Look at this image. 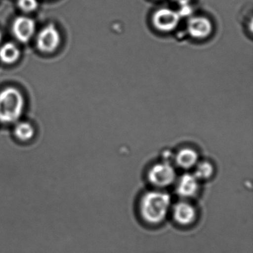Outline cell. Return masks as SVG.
Here are the masks:
<instances>
[{
	"instance_id": "cell-15",
	"label": "cell",
	"mask_w": 253,
	"mask_h": 253,
	"mask_svg": "<svg viewBox=\"0 0 253 253\" xmlns=\"http://www.w3.org/2000/svg\"><path fill=\"white\" fill-rule=\"evenodd\" d=\"M174 1L182 6H186L192 0H174Z\"/></svg>"
},
{
	"instance_id": "cell-3",
	"label": "cell",
	"mask_w": 253,
	"mask_h": 253,
	"mask_svg": "<svg viewBox=\"0 0 253 253\" xmlns=\"http://www.w3.org/2000/svg\"><path fill=\"white\" fill-rule=\"evenodd\" d=\"M148 178L154 186L163 189L175 183L177 174L174 167L169 161H164L151 168L148 173Z\"/></svg>"
},
{
	"instance_id": "cell-9",
	"label": "cell",
	"mask_w": 253,
	"mask_h": 253,
	"mask_svg": "<svg viewBox=\"0 0 253 253\" xmlns=\"http://www.w3.org/2000/svg\"><path fill=\"white\" fill-rule=\"evenodd\" d=\"M188 32L195 39L204 40L211 35L212 25L210 20L206 17H193L188 25Z\"/></svg>"
},
{
	"instance_id": "cell-7",
	"label": "cell",
	"mask_w": 253,
	"mask_h": 253,
	"mask_svg": "<svg viewBox=\"0 0 253 253\" xmlns=\"http://www.w3.org/2000/svg\"><path fill=\"white\" fill-rule=\"evenodd\" d=\"M176 180V192L181 198H192L198 193L199 180L194 174L185 173Z\"/></svg>"
},
{
	"instance_id": "cell-10",
	"label": "cell",
	"mask_w": 253,
	"mask_h": 253,
	"mask_svg": "<svg viewBox=\"0 0 253 253\" xmlns=\"http://www.w3.org/2000/svg\"><path fill=\"white\" fill-rule=\"evenodd\" d=\"M198 155L196 151L189 148L181 149L175 157L177 165L185 170L195 168L198 163Z\"/></svg>"
},
{
	"instance_id": "cell-11",
	"label": "cell",
	"mask_w": 253,
	"mask_h": 253,
	"mask_svg": "<svg viewBox=\"0 0 253 253\" xmlns=\"http://www.w3.org/2000/svg\"><path fill=\"white\" fill-rule=\"evenodd\" d=\"M20 57V49L13 42H7L0 48V60L5 64H13Z\"/></svg>"
},
{
	"instance_id": "cell-1",
	"label": "cell",
	"mask_w": 253,
	"mask_h": 253,
	"mask_svg": "<svg viewBox=\"0 0 253 253\" xmlns=\"http://www.w3.org/2000/svg\"><path fill=\"white\" fill-rule=\"evenodd\" d=\"M171 207V198L167 192L155 190L146 192L141 198L140 211L145 221L150 224L162 223Z\"/></svg>"
},
{
	"instance_id": "cell-14",
	"label": "cell",
	"mask_w": 253,
	"mask_h": 253,
	"mask_svg": "<svg viewBox=\"0 0 253 253\" xmlns=\"http://www.w3.org/2000/svg\"><path fill=\"white\" fill-rule=\"evenodd\" d=\"M38 0H18V6L26 13L33 12L38 8Z\"/></svg>"
},
{
	"instance_id": "cell-8",
	"label": "cell",
	"mask_w": 253,
	"mask_h": 253,
	"mask_svg": "<svg viewBox=\"0 0 253 253\" xmlns=\"http://www.w3.org/2000/svg\"><path fill=\"white\" fill-rule=\"evenodd\" d=\"M172 216L176 223L182 226H189L195 222L197 211L189 203L179 201L173 207Z\"/></svg>"
},
{
	"instance_id": "cell-12",
	"label": "cell",
	"mask_w": 253,
	"mask_h": 253,
	"mask_svg": "<svg viewBox=\"0 0 253 253\" xmlns=\"http://www.w3.org/2000/svg\"><path fill=\"white\" fill-rule=\"evenodd\" d=\"M194 175L198 180H205L210 179L214 174V167L212 164L207 161L198 162L195 167Z\"/></svg>"
},
{
	"instance_id": "cell-16",
	"label": "cell",
	"mask_w": 253,
	"mask_h": 253,
	"mask_svg": "<svg viewBox=\"0 0 253 253\" xmlns=\"http://www.w3.org/2000/svg\"><path fill=\"white\" fill-rule=\"evenodd\" d=\"M2 33H1V32H0V42H1V41H2Z\"/></svg>"
},
{
	"instance_id": "cell-13",
	"label": "cell",
	"mask_w": 253,
	"mask_h": 253,
	"mask_svg": "<svg viewBox=\"0 0 253 253\" xmlns=\"http://www.w3.org/2000/svg\"><path fill=\"white\" fill-rule=\"evenodd\" d=\"M14 134L19 140L28 141L35 135V128L29 123H19L14 128Z\"/></svg>"
},
{
	"instance_id": "cell-2",
	"label": "cell",
	"mask_w": 253,
	"mask_h": 253,
	"mask_svg": "<svg viewBox=\"0 0 253 253\" xmlns=\"http://www.w3.org/2000/svg\"><path fill=\"white\" fill-rule=\"evenodd\" d=\"M22 93L14 87H7L0 91V122L12 124L20 119L24 109Z\"/></svg>"
},
{
	"instance_id": "cell-4",
	"label": "cell",
	"mask_w": 253,
	"mask_h": 253,
	"mask_svg": "<svg viewBox=\"0 0 253 253\" xmlns=\"http://www.w3.org/2000/svg\"><path fill=\"white\" fill-rule=\"evenodd\" d=\"M61 42L60 32L56 26L49 24L40 32L37 39V46L42 52L51 53L55 51Z\"/></svg>"
},
{
	"instance_id": "cell-5",
	"label": "cell",
	"mask_w": 253,
	"mask_h": 253,
	"mask_svg": "<svg viewBox=\"0 0 253 253\" xmlns=\"http://www.w3.org/2000/svg\"><path fill=\"white\" fill-rule=\"evenodd\" d=\"M180 17L169 8H161L154 13L152 23L157 30L161 32H170L174 30L178 24Z\"/></svg>"
},
{
	"instance_id": "cell-6",
	"label": "cell",
	"mask_w": 253,
	"mask_h": 253,
	"mask_svg": "<svg viewBox=\"0 0 253 253\" xmlns=\"http://www.w3.org/2000/svg\"><path fill=\"white\" fill-rule=\"evenodd\" d=\"M36 24L35 20L30 17H19L13 24V33L20 42H29L35 34Z\"/></svg>"
}]
</instances>
